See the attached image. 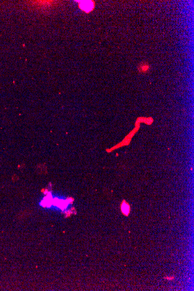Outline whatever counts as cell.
Here are the masks:
<instances>
[{"label": "cell", "instance_id": "obj_3", "mask_svg": "<svg viewBox=\"0 0 194 291\" xmlns=\"http://www.w3.org/2000/svg\"><path fill=\"white\" fill-rule=\"evenodd\" d=\"M121 209L122 211V213L126 215L127 216L129 214L130 212V206L129 205L126 203V202H123L121 205Z\"/></svg>", "mask_w": 194, "mask_h": 291}, {"label": "cell", "instance_id": "obj_1", "mask_svg": "<svg viewBox=\"0 0 194 291\" xmlns=\"http://www.w3.org/2000/svg\"><path fill=\"white\" fill-rule=\"evenodd\" d=\"M79 7L86 13L91 12L94 8V2L91 1H79Z\"/></svg>", "mask_w": 194, "mask_h": 291}, {"label": "cell", "instance_id": "obj_2", "mask_svg": "<svg viewBox=\"0 0 194 291\" xmlns=\"http://www.w3.org/2000/svg\"><path fill=\"white\" fill-rule=\"evenodd\" d=\"M150 68H151V66L149 64L146 62H141V64H139L138 66V69L139 73H147L150 70Z\"/></svg>", "mask_w": 194, "mask_h": 291}]
</instances>
